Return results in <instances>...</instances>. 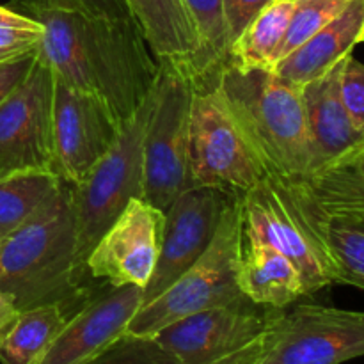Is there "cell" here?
<instances>
[{
    "instance_id": "cell-9",
    "label": "cell",
    "mask_w": 364,
    "mask_h": 364,
    "mask_svg": "<svg viewBox=\"0 0 364 364\" xmlns=\"http://www.w3.org/2000/svg\"><path fill=\"white\" fill-rule=\"evenodd\" d=\"M364 355V311L299 304L277 315L256 364H341Z\"/></svg>"
},
{
    "instance_id": "cell-27",
    "label": "cell",
    "mask_w": 364,
    "mask_h": 364,
    "mask_svg": "<svg viewBox=\"0 0 364 364\" xmlns=\"http://www.w3.org/2000/svg\"><path fill=\"white\" fill-rule=\"evenodd\" d=\"M84 364H181L153 336L124 333Z\"/></svg>"
},
{
    "instance_id": "cell-1",
    "label": "cell",
    "mask_w": 364,
    "mask_h": 364,
    "mask_svg": "<svg viewBox=\"0 0 364 364\" xmlns=\"http://www.w3.org/2000/svg\"><path fill=\"white\" fill-rule=\"evenodd\" d=\"M45 28L38 52L57 80L102 100L124 123L155 91L159 59L134 18L32 11Z\"/></svg>"
},
{
    "instance_id": "cell-36",
    "label": "cell",
    "mask_w": 364,
    "mask_h": 364,
    "mask_svg": "<svg viewBox=\"0 0 364 364\" xmlns=\"http://www.w3.org/2000/svg\"><path fill=\"white\" fill-rule=\"evenodd\" d=\"M359 43H364V23H363V31H361V36H359Z\"/></svg>"
},
{
    "instance_id": "cell-30",
    "label": "cell",
    "mask_w": 364,
    "mask_h": 364,
    "mask_svg": "<svg viewBox=\"0 0 364 364\" xmlns=\"http://www.w3.org/2000/svg\"><path fill=\"white\" fill-rule=\"evenodd\" d=\"M341 102L350 116L352 123L364 134V64L354 55L343 60L340 77Z\"/></svg>"
},
{
    "instance_id": "cell-22",
    "label": "cell",
    "mask_w": 364,
    "mask_h": 364,
    "mask_svg": "<svg viewBox=\"0 0 364 364\" xmlns=\"http://www.w3.org/2000/svg\"><path fill=\"white\" fill-rule=\"evenodd\" d=\"M327 217H364V149L306 178Z\"/></svg>"
},
{
    "instance_id": "cell-20",
    "label": "cell",
    "mask_w": 364,
    "mask_h": 364,
    "mask_svg": "<svg viewBox=\"0 0 364 364\" xmlns=\"http://www.w3.org/2000/svg\"><path fill=\"white\" fill-rule=\"evenodd\" d=\"M156 59L188 63L198 53V36L183 0H124Z\"/></svg>"
},
{
    "instance_id": "cell-25",
    "label": "cell",
    "mask_w": 364,
    "mask_h": 364,
    "mask_svg": "<svg viewBox=\"0 0 364 364\" xmlns=\"http://www.w3.org/2000/svg\"><path fill=\"white\" fill-rule=\"evenodd\" d=\"M326 242L338 283L364 290V217H327Z\"/></svg>"
},
{
    "instance_id": "cell-28",
    "label": "cell",
    "mask_w": 364,
    "mask_h": 364,
    "mask_svg": "<svg viewBox=\"0 0 364 364\" xmlns=\"http://www.w3.org/2000/svg\"><path fill=\"white\" fill-rule=\"evenodd\" d=\"M45 28L36 18L0 6V53L21 55L38 48Z\"/></svg>"
},
{
    "instance_id": "cell-7",
    "label": "cell",
    "mask_w": 364,
    "mask_h": 364,
    "mask_svg": "<svg viewBox=\"0 0 364 364\" xmlns=\"http://www.w3.org/2000/svg\"><path fill=\"white\" fill-rule=\"evenodd\" d=\"M155 107L144 135L142 199L166 212L187 188L188 132L198 77L188 63L159 59Z\"/></svg>"
},
{
    "instance_id": "cell-21",
    "label": "cell",
    "mask_w": 364,
    "mask_h": 364,
    "mask_svg": "<svg viewBox=\"0 0 364 364\" xmlns=\"http://www.w3.org/2000/svg\"><path fill=\"white\" fill-rule=\"evenodd\" d=\"M295 6L297 4L290 0H272L231 43L228 63L240 68L274 70Z\"/></svg>"
},
{
    "instance_id": "cell-12",
    "label": "cell",
    "mask_w": 364,
    "mask_h": 364,
    "mask_svg": "<svg viewBox=\"0 0 364 364\" xmlns=\"http://www.w3.org/2000/svg\"><path fill=\"white\" fill-rule=\"evenodd\" d=\"M281 309L249 299L194 313L155 336L181 364H210L235 354L269 333Z\"/></svg>"
},
{
    "instance_id": "cell-16",
    "label": "cell",
    "mask_w": 364,
    "mask_h": 364,
    "mask_svg": "<svg viewBox=\"0 0 364 364\" xmlns=\"http://www.w3.org/2000/svg\"><path fill=\"white\" fill-rule=\"evenodd\" d=\"M343 60L301 87L311 151L309 176L364 149V134L352 123L341 102L340 77Z\"/></svg>"
},
{
    "instance_id": "cell-31",
    "label": "cell",
    "mask_w": 364,
    "mask_h": 364,
    "mask_svg": "<svg viewBox=\"0 0 364 364\" xmlns=\"http://www.w3.org/2000/svg\"><path fill=\"white\" fill-rule=\"evenodd\" d=\"M270 2L272 0H223V14L230 46Z\"/></svg>"
},
{
    "instance_id": "cell-32",
    "label": "cell",
    "mask_w": 364,
    "mask_h": 364,
    "mask_svg": "<svg viewBox=\"0 0 364 364\" xmlns=\"http://www.w3.org/2000/svg\"><path fill=\"white\" fill-rule=\"evenodd\" d=\"M38 59V48L0 63V103L21 84Z\"/></svg>"
},
{
    "instance_id": "cell-2",
    "label": "cell",
    "mask_w": 364,
    "mask_h": 364,
    "mask_svg": "<svg viewBox=\"0 0 364 364\" xmlns=\"http://www.w3.org/2000/svg\"><path fill=\"white\" fill-rule=\"evenodd\" d=\"M0 294L16 309L63 304L70 315L96 294L78 272L71 183L60 181L41 208L0 242Z\"/></svg>"
},
{
    "instance_id": "cell-15",
    "label": "cell",
    "mask_w": 364,
    "mask_h": 364,
    "mask_svg": "<svg viewBox=\"0 0 364 364\" xmlns=\"http://www.w3.org/2000/svg\"><path fill=\"white\" fill-rule=\"evenodd\" d=\"M142 290L135 284L96 290L68 318L38 364H84L128 331L142 306Z\"/></svg>"
},
{
    "instance_id": "cell-5",
    "label": "cell",
    "mask_w": 364,
    "mask_h": 364,
    "mask_svg": "<svg viewBox=\"0 0 364 364\" xmlns=\"http://www.w3.org/2000/svg\"><path fill=\"white\" fill-rule=\"evenodd\" d=\"M244 240L242 201L240 196H233L205 255L155 301L142 306L127 333L155 336L185 316L247 299L238 287Z\"/></svg>"
},
{
    "instance_id": "cell-33",
    "label": "cell",
    "mask_w": 364,
    "mask_h": 364,
    "mask_svg": "<svg viewBox=\"0 0 364 364\" xmlns=\"http://www.w3.org/2000/svg\"><path fill=\"white\" fill-rule=\"evenodd\" d=\"M265 345H267V334H263L262 338L252 341L251 345L244 347L242 350L235 352V354L231 355H226V358L210 364H256L259 361V358L263 355V352H265Z\"/></svg>"
},
{
    "instance_id": "cell-34",
    "label": "cell",
    "mask_w": 364,
    "mask_h": 364,
    "mask_svg": "<svg viewBox=\"0 0 364 364\" xmlns=\"http://www.w3.org/2000/svg\"><path fill=\"white\" fill-rule=\"evenodd\" d=\"M9 306H14L13 299L7 297L6 294H0V311H2V309H6V308H9Z\"/></svg>"
},
{
    "instance_id": "cell-19",
    "label": "cell",
    "mask_w": 364,
    "mask_h": 364,
    "mask_svg": "<svg viewBox=\"0 0 364 364\" xmlns=\"http://www.w3.org/2000/svg\"><path fill=\"white\" fill-rule=\"evenodd\" d=\"M63 304L0 311V364H38L70 318Z\"/></svg>"
},
{
    "instance_id": "cell-35",
    "label": "cell",
    "mask_w": 364,
    "mask_h": 364,
    "mask_svg": "<svg viewBox=\"0 0 364 364\" xmlns=\"http://www.w3.org/2000/svg\"><path fill=\"white\" fill-rule=\"evenodd\" d=\"M16 57H18V55H16ZM9 59H13V57L4 55V53H0V63H4V60H9Z\"/></svg>"
},
{
    "instance_id": "cell-37",
    "label": "cell",
    "mask_w": 364,
    "mask_h": 364,
    "mask_svg": "<svg viewBox=\"0 0 364 364\" xmlns=\"http://www.w3.org/2000/svg\"><path fill=\"white\" fill-rule=\"evenodd\" d=\"M290 2H295V4H299V2H306V0H290Z\"/></svg>"
},
{
    "instance_id": "cell-18",
    "label": "cell",
    "mask_w": 364,
    "mask_h": 364,
    "mask_svg": "<svg viewBox=\"0 0 364 364\" xmlns=\"http://www.w3.org/2000/svg\"><path fill=\"white\" fill-rule=\"evenodd\" d=\"M238 287L255 304L284 309L304 297L301 274L294 263L277 249L247 242L242 252Z\"/></svg>"
},
{
    "instance_id": "cell-13",
    "label": "cell",
    "mask_w": 364,
    "mask_h": 364,
    "mask_svg": "<svg viewBox=\"0 0 364 364\" xmlns=\"http://www.w3.org/2000/svg\"><path fill=\"white\" fill-rule=\"evenodd\" d=\"M231 198L213 187H187L171 203L166 210L162 247L142 294V306L155 301L205 255Z\"/></svg>"
},
{
    "instance_id": "cell-3",
    "label": "cell",
    "mask_w": 364,
    "mask_h": 364,
    "mask_svg": "<svg viewBox=\"0 0 364 364\" xmlns=\"http://www.w3.org/2000/svg\"><path fill=\"white\" fill-rule=\"evenodd\" d=\"M265 174L309 176L308 127L301 87L272 70L226 63L208 80Z\"/></svg>"
},
{
    "instance_id": "cell-24",
    "label": "cell",
    "mask_w": 364,
    "mask_h": 364,
    "mask_svg": "<svg viewBox=\"0 0 364 364\" xmlns=\"http://www.w3.org/2000/svg\"><path fill=\"white\" fill-rule=\"evenodd\" d=\"M198 36V53L192 70L201 82H208L228 63L230 41L223 14V0H183Z\"/></svg>"
},
{
    "instance_id": "cell-4",
    "label": "cell",
    "mask_w": 364,
    "mask_h": 364,
    "mask_svg": "<svg viewBox=\"0 0 364 364\" xmlns=\"http://www.w3.org/2000/svg\"><path fill=\"white\" fill-rule=\"evenodd\" d=\"M240 201L244 238L283 252L301 274L306 295L338 283L326 242L327 215L316 205L306 178L265 174Z\"/></svg>"
},
{
    "instance_id": "cell-11",
    "label": "cell",
    "mask_w": 364,
    "mask_h": 364,
    "mask_svg": "<svg viewBox=\"0 0 364 364\" xmlns=\"http://www.w3.org/2000/svg\"><path fill=\"white\" fill-rule=\"evenodd\" d=\"M121 127L102 100L55 78L52 173L60 181L78 183L116 144Z\"/></svg>"
},
{
    "instance_id": "cell-8",
    "label": "cell",
    "mask_w": 364,
    "mask_h": 364,
    "mask_svg": "<svg viewBox=\"0 0 364 364\" xmlns=\"http://www.w3.org/2000/svg\"><path fill=\"white\" fill-rule=\"evenodd\" d=\"M265 176L262 164L224 109L215 89L198 82L191 110L187 187L242 196Z\"/></svg>"
},
{
    "instance_id": "cell-10",
    "label": "cell",
    "mask_w": 364,
    "mask_h": 364,
    "mask_svg": "<svg viewBox=\"0 0 364 364\" xmlns=\"http://www.w3.org/2000/svg\"><path fill=\"white\" fill-rule=\"evenodd\" d=\"M55 77L39 55L21 84L0 103V178L23 171L52 173Z\"/></svg>"
},
{
    "instance_id": "cell-26",
    "label": "cell",
    "mask_w": 364,
    "mask_h": 364,
    "mask_svg": "<svg viewBox=\"0 0 364 364\" xmlns=\"http://www.w3.org/2000/svg\"><path fill=\"white\" fill-rule=\"evenodd\" d=\"M350 0H306L295 6L288 25L287 38L279 52V60L304 45L309 38L326 27L333 18H336ZM277 60V63H279Z\"/></svg>"
},
{
    "instance_id": "cell-29",
    "label": "cell",
    "mask_w": 364,
    "mask_h": 364,
    "mask_svg": "<svg viewBox=\"0 0 364 364\" xmlns=\"http://www.w3.org/2000/svg\"><path fill=\"white\" fill-rule=\"evenodd\" d=\"M20 7L32 11H73L87 16L107 18H130L124 0H14ZM134 18V16H132Z\"/></svg>"
},
{
    "instance_id": "cell-6",
    "label": "cell",
    "mask_w": 364,
    "mask_h": 364,
    "mask_svg": "<svg viewBox=\"0 0 364 364\" xmlns=\"http://www.w3.org/2000/svg\"><path fill=\"white\" fill-rule=\"evenodd\" d=\"M156 87L121 127L110 151L73 187L77 217V263L85 281V259L102 235L134 198L144 194V135L155 107Z\"/></svg>"
},
{
    "instance_id": "cell-17",
    "label": "cell",
    "mask_w": 364,
    "mask_h": 364,
    "mask_svg": "<svg viewBox=\"0 0 364 364\" xmlns=\"http://www.w3.org/2000/svg\"><path fill=\"white\" fill-rule=\"evenodd\" d=\"M363 23L364 0H350L336 18L320 28L304 45L283 57L272 71L290 84L304 87L350 55L359 43Z\"/></svg>"
},
{
    "instance_id": "cell-23",
    "label": "cell",
    "mask_w": 364,
    "mask_h": 364,
    "mask_svg": "<svg viewBox=\"0 0 364 364\" xmlns=\"http://www.w3.org/2000/svg\"><path fill=\"white\" fill-rule=\"evenodd\" d=\"M50 171H23L0 178V242L23 226L59 188Z\"/></svg>"
},
{
    "instance_id": "cell-14",
    "label": "cell",
    "mask_w": 364,
    "mask_h": 364,
    "mask_svg": "<svg viewBox=\"0 0 364 364\" xmlns=\"http://www.w3.org/2000/svg\"><path fill=\"white\" fill-rule=\"evenodd\" d=\"M164 224L166 212L142 198L132 199L89 252V279L109 287L135 284L144 290L162 247Z\"/></svg>"
}]
</instances>
